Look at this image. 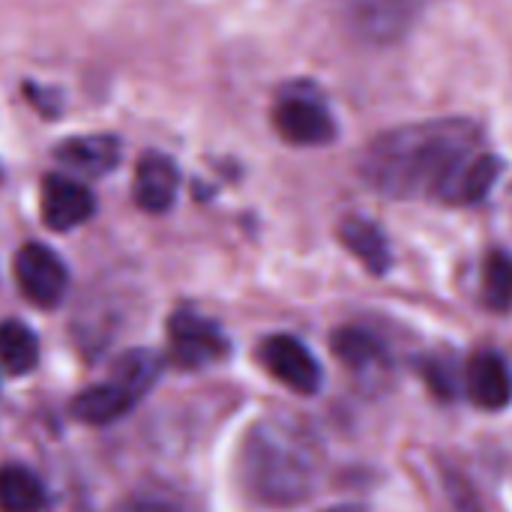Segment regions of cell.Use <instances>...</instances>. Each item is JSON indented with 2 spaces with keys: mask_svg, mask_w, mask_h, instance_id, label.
<instances>
[{
  "mask_svg": "<svg viewBox=\"0 0 512 512\" xmlns=\"http://www.w3.org/2000/svg\"><path fill=\"white\" fill-rule=\"evenodd\" d=\"M39 363V339L21 321L0 324V366L9 375H27Z\"/></svg>",
  "mask_w": 512,
  "mask_h": 512,
  "instance_id": "obj_16",
  "label": "cell"
},
{
  "mask_svg": "<svg viewBox=\"0 0 512 512\" xmlns=\"http://www.w3.org/2000/svg\"><path fill=\"white\" fill-rule=\"evenodd\" d=\"M432 0H348V21L369 45L402 39Z\"/></svg>",
  "mask_w": 512,
  "mask_h": 512,
  "instance_id": "obj_5",
  "label": "cell"
},
{
  "mask_svg": "<svg viewBox=\"0 0 512 512\" xmlns=\"http://www.w3.org/2000/svg\"><path fill=\"white\" fill-rule=\"evenodd\" d=\"M57 159L81 174L99 177V174H108L120 162V141L111 135L69 138L57 147Z\"/></svg>",
  "mask_w": 512,
  "mask_h": 512,
  "instance_id": "obj_14",
  "label": "cell"
},
{
  "mask_svg": "<svg viewBox=\"0 0 512 512\" xmlns=\"http://www.w3.org/2000/svg\"><path fill=\"white\" fill-rule=\"evenodd\" d=\"M327 512H363V510H357V507H336V510H327Z\"/></svg>",
  "mask_w": 512,
  "mask_h": 512,
  "instance_id": "obj_20",
  "label": "cell"
},
{
  "mask_svg": "<svg viewBox=\"0 0 512 512\" xmlns=\"http://www.w3.org/2000/svg\"><path fill=\"white\" fill-rule=\"evenodd\" d=\"M159 372L162 360L153 351H129L114 363L108 381L93 384L72 399V414L87 426H108L138 405V399L156 384Z\"/></svg>",
  "mask_w": 512,
  "mask_h": 512,
  "instance_id": "obj_3",
  "label": "cell"
},
{
  "mask_svg": "<svg viewBox=\"0 0 512 512\" xmlns=\"http://www.w3.org/2000/svg\"><path fill=\"white\" fill-rule=\"evenodd\" d=\"M468 399L483 411H501L512 402L510 366L495 351H480L471 357L465 372Z\"/></svg>",
  "mask_w": 512,
  "mask_h": 512,
  "instance_id": "obj_10",
  "label": "cell"
},
{
  "mask_svg": "<svg viewBox=\"0 0 512 512\" xmlns=\"http://www.w3.org/2000/svg\"><path fill=\"white\" fill-rule=\"evenodd\" d=\"M477 150L480 129L471 120L408 123L369 141L360 174L387 198H441L456 168Z\"/></svg>",
  "mask_w": 512,
  "mask_h": 512,
  "instance_id": "obj_1",
  "label": "cell"
},
{
  "mask_svg": "<svg viewBox=\"0 0 512 512\" xmlns=\"http://www.w3.org/2000/svg\"><path fill=\"white\" fill-rule=\"evenodd\" d=\"M321 450L315 435L294 417H264L243 441L240 477L264 507H297L318 483Z\"/></svg>",
  "mask_w": 512,
  "mask_h": 512,
  "instance_id": "obj_2",
  "label": "cell"
},
{
  "mask_svg": "<svg viewBox=\"0 0 512 512\" xmlns=\"http://www.w3.org/2000/svg\"><path fill=\"white\" fill-rule=\"evenodd\" d=\"M114 512H183L171 498L165 495H135L129 501H123Z\"/></svg>",
  "mask_w": 512,
  "mask_h": 512,
  "instance_id": "obj_19",
  "label": "cell"
},
{
  "mask_svg": "<svg viewBox=\"0 0 512 512\" xmlns=\"http://www.w3.org/2000/svg\"><path fill=\"white\" fill-rule=\"evenodd\" d=\"M483 294L486 303L498 312L512 309V255L492 252L483 267Z\"/></svg>",
  "mask_w": 512,
  "mask_h": 512,
  "instance_id": "obj_18",
  "label": "cell"
},
{
  "mask_svg": "<svg viewBox=\"0 0 512 512\" xmlns=\"http://www.w3.org/2000/svg\"><path fill=\"white\" fill-rule=\"evenodd\" d=\"M171 354L183 369H204L228 357V336L222 327L192 309H180L168 321Z\"/></svg>",
  "mask_w": 512,
  "mask_h": 512,
  "instance_id": "obj_4",
  "label": "cell"
},
{
  "mask_svg": "<svg viewBox=\"0 0 512 512\" xmlns=\"http://www.w3.org/2000/svg\"><path fill=\"white\" fill-rule=\"evenodd\" d=\"M96 210L93 195L72 177L51 174L42 183V219L51 231H72Z\"/></svg>",
  "mask_w": 512,
  "mask_h": 512,
  "instance_id": "obj_9",
  "label": "cell"
},
{
  "mask_svg": "<svg viewBox=\"0 0 512 512\" xmlns=\"http://www.w3.org/2000/svg\"><path fill=\"white\" fill-rule=\"evenodd\" d=\"M15 282L33 306L51 309L66 297L69 273L54 249L42 243H27L15 255Z\"/></svg>",
  "mask_w": 512,
  "mask_h": 512,
  "instance_id": "obj_6",
  "label": "cell"
},
{
  "mask_svg": "<svg viewBox=\"0 0 512 512\" xmlns=\"http://www.w3.org/2000/svg\"><path fill=\"white\" fill-rule=\"evenodd\" d=\"M42 507L45 486L33 471L21 465L0 468V512H36Z\"/></svg>",
  "mask_w": 512,
  "mask_h": 512,
  "instance_id": "obj_15",
  "label": "cell"
},
{
  "mask_svg": "<svg viewBox=\"0 0 512 512\" xmlns=\"http://www.w3.org/2000/svg\"><path fill=\"white\" fill-rule=\"evenodd\" d=\"M333 351L342 363H348L351 369H366L375 366L381 360V345L372 333L357 330V327H345L333 336Z\"/></svg>",
  "mask_w": 512,
  "mask_h": 512,
  "instance_id": "obj_17",
  "label": "cell"
},
{
  "mask_svg": "<svg viewBox=\"0 0 512 512\" xmlns=\"http://www.w3.org/2000/svg\"><path fill=\"white\" fill-rule=\"evenodd\" d=\"M177 183H180V174L168 156L144 153L135 168V183H132L138 207L147 213H165L177 198Z\"/></svg>",
  "mask_w": 512,
  "mask_h": 512,
  "instance_id": "obj_11",
  "label": "cell"
},
{
  "mask_svg": "<svg viewBox=\"0 0 512 512\" xmlns=\"http://www.w3.org/2000/svg\"><path fill=\"white\" fill-rule=\"evenodd\" d=\"M498 174H501L498 156H492V153H486V150H477V153H471V156L456 168V174L450 177V183H447L444 192H441V201L459 204V207L477 204V201H483V198L492 192Z\"/></svg>",
  "mask_w": 512,
  "mask_h": 512,
  "instance_id": "obj_12",
  "label": "cell"
},
{
  "mask_svg": "<svg viewBox=\"0 0 512 512\" xmlns=\"http://www.w3.org/2000/svg\"><path fill=\"white\" fill-rule=\"evenodd\" d=\"M273 123L285 141L300 147H318L336 135V123L330 111L315 96H300V93L279 99L273 111Z\"/></svg>",
  "mask_w": 512,
  "mask_h": 512,
  "instance_id": "obj_8",
  "label": "cell"
},
{
  "mask_svg": "<svg viewBox=\"0 0 512 512\" xmlns=\"http://www.w3.org/2000/svg\"><path fill=\"white\" fill-rule=\"evenodd\" d=\"M258 360L264 363V369L285 384L288 390L300 393V396H315L321 390V366L315 360V354L294 336H270L261 342L258 348Z\"/></svg>",
  "mask_w": 512,
  "mask_h": 512,
  "instance_id": "obj_7",
  "label": "cell"
},
{
  "mask_svg": "<svg viewBox=\"0 0 512 512\" xmlns=\"http://www.w3.org/2000/svg\"><path fill=\"white\" fill-rule=\"evenodd\" d=\"M339 237L345 243V249L375 276L387 273L390 270V246H387V237L384 231L369 222V219H360V216H348L342 225H339Z\"/></svg>",
  "mask_w": 512,
  "mask_h": 512,
  "instance_id": "obj_13",
  "label": "cell"
}]
</instances>
